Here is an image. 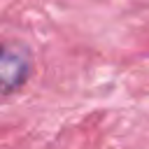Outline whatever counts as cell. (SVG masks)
Wrapping results in <instances>:
<instances>
[{
    "label": "cell",
    "instance_id": "obj_1",
    "mask_svg": "<svg viewBox=\"0 0 149 149\" xmlns=\"http://www.w3.org/2000/svg\"><path fill=\"white\" fill-rule=\"evenodd\" d=\"M30 54L21 44H0V95H9L26 84Z\"/></svg>",
    "mask_w": 149,
    "mask_h": 149
}]
</instances>
